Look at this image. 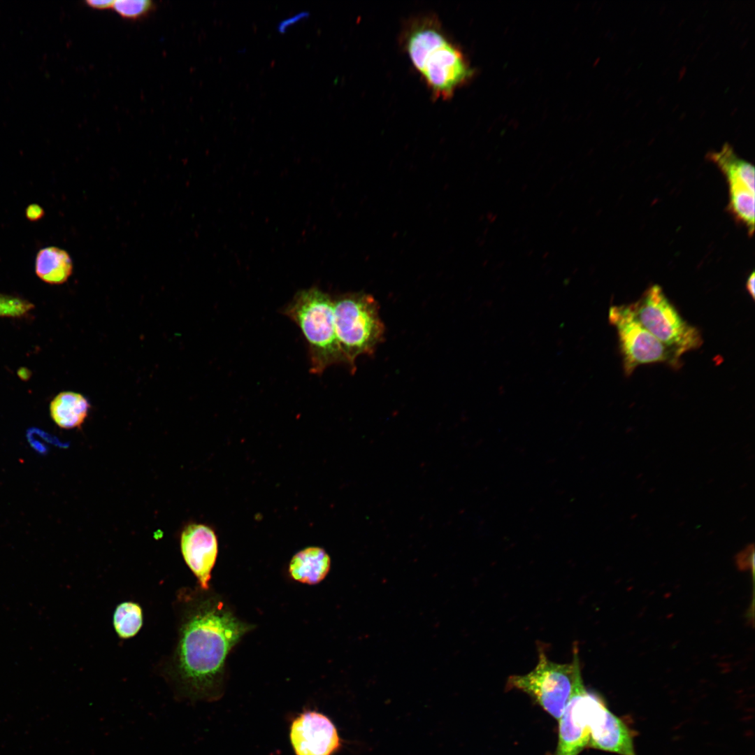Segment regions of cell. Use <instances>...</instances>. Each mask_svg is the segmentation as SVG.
<instances>
[{
    "label": "cell",
    "instance_id": "6da1fadb",
    "mask_svg": "<svg viewBox=\"0 0 755 755\" xmlns=\"http://www.w3.org/2000/svg\"><path fill=\"white\" fill-rule=\"evenodd\" d=\"M178 601L177 642L164 676L178 700H217L227 656L252 626L217 596L186 591Z\"/></svg>",
    "mask_w": 755,
    "mask_h": 755
},
{
    "label": "cell",
    "instance_id": "7a4b0ae2",
    "mask_svg": "<svg viewBox=\"0 0 755 755\" xmlns=\"http://www.w3.org/2000/svg\"><path fill=\"white\" fill-rule=\"evenodd\" d=\"M403 44L436 99H449L472 76L463 55L448 38L436 17H419L410 22Z\"/></svg>",
    "mask_w": 755,
    "mask_h": 755
},
{
    "label": "cell",
    "instance_id": "3957f363",
    "mask_svg": "<svg viewBox=\"0 0 755 755\" xmlns=\"http://www.w3.org/2000/svg\"><path fill=\"white\" fill-rule=\"evenodd\" d=\"M281 313L301 329L308 345L310 371L321 375L345 364L336 335L333 297L317 287L299 291Z\"/></svg>",
    "mask_w": 755,
    "mask_h": 755
},
{
    "label": "cell",
    "instance_id": "277c9868",
    "mask_svg": "<svg viewBox=\"0 0 755 755\" xmlns=\"http://www.w3.org/2000/svg\"><path fill=\"white\" fill-rule=\"evenodd\" d=\"M336 335L345 364L355 370L356 359L373 354L383 340L384 325L373 296L363 292L333 297Z\"/></svg>",
    "mask_w": 755,
    "mask_h": 755
},
{
    "label": "cell",
    "instance_id": "5b68a950",
    "mask_svg": "<svg viewBox=\"0 0 755 755\" xmlns=\"http://www.w3.org/2000/svg\"><path fill=\"white\" fill-rule=\"evenodd\" d=\"M582 671L576 644L571 663L552 661L544 649L538 647V661L534 669L525 675L508 678L506 689H517L531 698L552 717L559 720L577 685L582 682Z\"/></svg>",
    "mask_w": 755,
    "mask_h": 755
},
{
    "label": "cell",
    "instance_id": "8992f818",
    "mask_svg": "<svg viewBox=\"0 0 755 755\" xmlns=\"http://www.w3.org/2000/svg\"><path fill=\"white\" fill-rule=\"evenodd\" d=\"M631 305L641 324L677 358L702 345L698 329L682 317L660 286L650 287Z\"/></svg>",
    "mask_w": 755,
    "mask_h": 755
},
{
    "label": "cell",
    "instance_id": "52a82bcc",
    "mask_svg": "<svg viewBox=\"0 0 755 755\" xmlns=\"http://www.w3.org/2000/svg\"><path fill=\"white\" fill-rule=\"evenodd\" d=\"M609 320L617 333L626 375H631L642 365L668 363L676 366L680 364L673 352L641 324L631 304L612 306Z\"/></svg>",
    "mask_w": 755,
    "mask_h": 755
},
{
    "label": "cell",
    "instance_id": "ba28073f",
    "mask_svg": "<svg viewBox=\"0 0 755 755\" xmlns=\"http://www.w3.org/2000/svg\"><path fill=\"white\" fill-rule=\"evenodd\" d=\"M601 698L580 682L559 719V738L554 755H579L588 747L590 724Z\"/></svg>",
    "mask_w": 755,
    "mask_h": 755
},
{
    "label": "cell",
    "instance_id": "9c48e42d",
    "mask_svg": "<svg viewBox=\"0 0 755 755\" xmlns=\"http://www.w3.org/2000/svg\"><path fill=\"white\" fill-rule=\"evenodd\" d=\"M289 738L296 755H333L340 747L334 724L316 711H305L292 721Z\"/></svg>",
    "mask_w": 755,
    "mask_h": 755
},
{
    "label": "cell",
    "instance_id": "30bf717a",
    "mask_svg": "<svg viewBox=\"0 0 755 755\" xmlns=\"http://www.w3.org/2000/svg\"><path fill=\"white\" fill-rule=\"evenodd\" d=\"M180 549L183 559L196 576L199 587L209 589L211 571L217 553V538L214 530L203 524L191 523L180 535Z\"/></svg>",
    "mask_w": 755,
    "mask_h": 755
},
{
    "label": "cell",
    "instance_id": "8fae6325",
    "mask_svg": "<svg viewBox=\"0 0 755 755\" xmlns=\"http://www.w3.org/2000/svg\"><path fill=\"white\" fill-rule=\"evenodd\" d=\"M634 736L626 721L610 711L601 698L592 714L588 748L619 755H635Z\"/></svg>",
    "mask_w": 755,
    "mask_h": 755
},
{
    "label": "cell",
    "instance_id": "7c38bea8",
    "mask_svg": "<svg viewBox=\"0 0 755 755\" xmlns=\"http://www.w3.org/2000/svg\"><path fill=\"white\" fill-rule=\"evenodd\" d=\"M330 566V557L324 549L309 547L294 555L289 563V572L298 582L315 584L326 577Z\"/></svg>",
    "mask_w": 755,
    "mask_h": 755
},
{
    "label": "cell",
    "instance_id": "4fadbf2b",
    "mask_svg": "<svg viewBox=\"0 0 755 755\" xmlns=\"http://www.w3.org/2000/svg\"><path fill=\"white\" fill-rule=\"evenodd\" d=\"M90 409L89 401L81 394L63 391L50 402V413L53 422L60 428H78L84 423Z\"/></svg>",
    "mask_w": 755,
    "mask_h": 755
},
{
    "label": "cell",
    "instance_id": "5bb4252c",
    "mask_svg": "<svg viewBox=\"0 0 755 755\" xmlns=\"http://www.w3.org/2000/svg\"><path fill=\"white\" fill-rule=\"evenodd\" d=\"M708 157L725 175L728 185L745 187L754 192V166L740 158L728 143L719 151L710 152Z\"/></svg>",
    "mask_w": 755,
    "mask_h": 755
},
{
    "label": "cell",
    "instance_id": "9a60e30c",
    "mask_svg": "<svg viewBox=\"0 0 755 755\" xmlns=\"http://www.w3.org/2000/svg\"><path fill=\"white\" fill-rule=\"evenodd\" d=\"M35 271L43 281L51 285L65 282L73 271V263L68 252L57 247H47L38 251Z\"/></svg>",
    "mask_w": 755,
    "mask_h": 755
},
{
    "label": "cell",
    "instance_id": "2e32d148",
    "mask_svg": "<svg viewBox=\"0 0 755 755\" xmlns=\"http://www.w3.org/2000/svg\"><path fill=\"white\" fill-rule=\"evenodd\" d=\"M143 624L141 607L136 603L127 601L118 605L113 614V625L121 638L134 637Z\"/></svg>",
    "mask_w": 755,
    "mask_h": 755
},
{
    "label": "cell",
    "instance_id": "e0dca14e",
    "mask_svg": "<svg viewBox=\"0 0 755 755\" xmlns=\"http://www.w3.org/2000/svg\"><path fill=\"white\" fill-rule=\"evenodd\" d=\"M729 207L733 215L745 224L749 235L754 229V192L742 186L728 185Z\"/></svg>",
    "mask_w": 755,
    "mask_h": 755
},
{
    "label": "cell",
    "instance_id": "ac0fdd59",
    "mask_svg": "<svg viewBox=\"0 0 755 755\" xmlns=\"http://www.w3.org/2000/svg\"><path fill=\"white\" fill-rule=\"evenodd\" d=\"M154 7V3L150 0H117L114 1L113 6L119 15L129 20L145 17L151 13Z\"/></svg>",
    "mask_w": 755,
    "mask_h": 755
},
{
    "label": "cell",
    "instance_id": "d6986e66",
    "mask_svg": "<svg viewBox=\"0 0 755 755\" xmlns=\"http://www.w3.org/2000/svg\"><path fill=\"white\" fill-rule=\"evenodd\" d=\"M33 308L34 305L27 300L0 293V317H22Z\"/></svg>",
    "mask_w": 755,
    "mask_h": 755
},
{
    "label": "cell",
    "instance_id": "ffe728a7",
    "mask_svg": "<svg viewBox=\"0 0 755 755\" xmlns=\"http://www.w3.org/2000/svg\"><path fill=\"white\" fill-rule=\"evenodd\" d=\"M310 15L309 11L303 10L300 11L289 17L285 18L277 24V29L280 32H285L287 28L300 20L308 17Z\"/></svg>",
    "mask_w": 755,
    "mask_h": 755
},
{
    "label": "cell",
    "instance_id": "44dd1931",
    "mask_svg": "<svg viewBox=\"0 0 755 755\" xmlns=\"http://www.w3.org/2000/svg\"><path fill=\"white\" fill-rule=\"evenodd\" d=\"M86 3L87 4V6H89V7H91L92 8L99 9V10H104V9H108V8H113L114 1H109V0H88V1H86Z\"/></svg>",
    "mask_w": 755,
    "mask_h": 755
},
{
    "label": "cell",
    "instance_id": "7402d4cb",
    "mask_svg": "<svg viewBox=\"0 0 755 755\" xmlns=\"http://www.w3.org/2000/svg\"><path fill=\"white\" fill-rule=\"evenodd\" d=\"M43 215V209L38 205L32 204L26 210V215L31 220H36Z\"/></svg>",
    "mask_w": 755,
    "mask_h": 755
},
{
    "label": "cell",
    "instance_id": "603a6c76",
    "mask_svg": "<svg viewBox=\"0 0 755 755\" xmlns=\"http://www.w3.org/2000/svg\"><path fill=\"white\" fill-rule=\"evenodd\" d=\"M754 276H755L754 272L752 271L751 273V274L749 275V277H748V278L747 280V282H746L747 291L748 292L749 296L752 298L753 300H754V298H755V288H754V287H755L754 286L755 277Z\"/></svg>",
    "mask_w": 755,
    "mask_h": 755
}]
</instances>
